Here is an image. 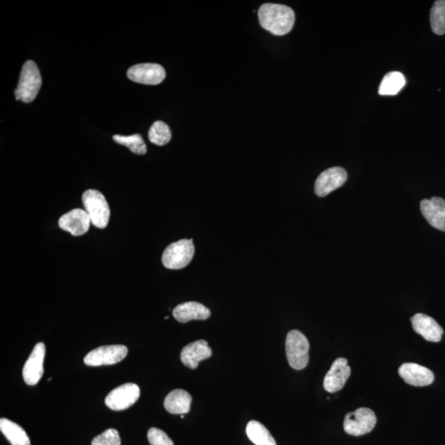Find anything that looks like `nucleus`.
I'll return each instance as SVG.
<instances>
[{"instance_id": "1", "label": "nucleus", "mask_w": 445, "mask_h": 445, "mask_svg": "<svg viewBox=\"0 0 445 445\" xmlns=\"http://www.w3.org/2000/svg\"><path fill=\"white\" fill-rule=\"evenodd\" d=\"M260 25L275 35L288 34L295 21L294 10L286 5L264 4L258 10Z\"/></svg>"}, {"instance_id": "2", "label": "nucleus", "mask_w": 445, "mask_h": 445, "mask_svg": "<svg viewBox=\"0 0 445 445\" xmlns=\"http://www.w3.org/2000/svg\"><path fill=\"white\" fill-rule=\"evenodd\" d=\"M42 83L38 65L33 60L27 61L23 66L18 88L15 90L16 99L26 104L32 102L37 98Z\"/></svg>"}, {"instance_id": "3", "label": "nucleus", "mask_w": 445, "mask_h": 445, "mask_svg": "<svg viewBox=\"0 0 445 445\" xmlns=\"http://www.w3.org/2000/svg\"><path fill=\"white\" fill-rule=\"evenodd\" d=\"M286 356L293 369L300 370L308 366L309 361V342L298 330L290 331L286 336Z\"/></svg>"}, {"instance_id": "4", "label": "nucleus", "mask_w": 445, "mask_h": 445, "mask_svg": "<svg viewBox=\"0 0 445 445\" xmlns=\"http://www.w3.org/2000/svg\"><path fill=\"white\" fill-rule=\"evenodd\" d=\"M85 211L91 223L99 229H105L109 223L110 208L104 195L99 191L88 190L82 197Z\"/></svg>"}, {"instance_id": "5", "label": "nucleus", "mask_w": 445, "mask_h": 445, "mask_svg": "<svg viewBox=\"0 0 445 445\" xmlns=\"http://www.w3.org/2000/svg\"><path fill=\"white\" fill-rule=\"evenodd\" d=\"M195 254L192 239H182L170 245L163 252L162 262L167 269L179 270L190 264Z\"/></svg>"}, {"instance_id": "6", "label": "nucleus", "mask_w": 445, "mask_h": 445, "mask_svg": "<svg viewBox=\"0 0 445 445\" xmlns=\"http://www.w3.org/2000/svg\"><path fill=\"white\" fill-rule=\"evenodd\" d=\"M376 423L375 413L370 408L361 407L355 412L346 414L344 426L348 434L361 436L371 432Z\"/></svg>"}, {"instance_id": "7", "label": "nucleus", "mask_w": 445, "mask_h": 445, "mask_svg": "<svg viewBox=\"0 0 445 445\" xmlns=\"http://www.w3.org/2000/svg\"><path fill=\"white\" fill-rule=\"evenodd\" d=\"M127 354L128 349L125 346H101L89 352L84 361L89 366H111L124 360Z\"/></svg>"}, {"instance_id": "8", "label": "nucleus", "mask_w": 445, "mask_h": 445, "mask_svg": "<svg viewBox=\"0 0 445 445\" xmlns=\"http://www.w3.org/2000/svg\"><path fill=\"white\" fill-rule=\"evenodd\" d=\"M141 390L136 383H126L112 390L105 399L106 406L114 411H123L134 405L139 399Z\"/></svg>"}, {"instance_id": "9", "label": "nucleus", "mask_w": 445, "mask_h": 445, "mask_svg": "<svg viewBox=\"0 0 445 445\" xmlns=\"http://www.w3.org/2000/svg\"><path fill=\"white\" fill-rule=\"evenodd\" d=\"M166 76L163 66L158 64H140L127 71V77L138 84L156 85L162 83Z\"/></svg>"}, {"instance_id": "10", "label": "nucleus", "mask_w": 445, "mask_h": 445, "mask_svg": "<svg viewBox=\"0 0 445 445\" xmlns=\"http://www.w3.org/2000/svg\"><path fill=\"white\" fill-rule=\"evenodd\" d=\"M347 180V172L344 168L334 167L322 172L315 182V193L324 197L336 189L344 185Z\"/></svg>"}, {"instance_id": "11", "label": "nucleus", "mask_w": 445, "mask_h": 445, "mask_svg": "<svg viewBox=\"0 0 445 445\" xmlns=\"http://www.w3.org/2000/svg\"><path fill=\"white\" fill-rule=\"evenodd\" d=\"M45 355V346L43 342L35 346L34 349L26 361L23 370V380L27 385H38L44 373L43 363Z\"/></svg>"}, {"instance_id": "12", "label": "nucleus", "mask_w": 445, "mask_h": 445, "mask_svg": "<svg viewBox=\"0 0 445 445\" xmlns=\"http://www.w3.org/2000/svg\"><path fill=\"white\" fill-rule=\"evenodd\" d=\"M91 224L88 213L83 209H74L59 219L60 228L73 236H81L88 232Z\"/></svg>"}, {"instance_id": "13", "label": "nucleus", "mask_w": 445, "mask_h": 445, "mask_svg": "<svg viewBox=\"0 0 445 445\" xmlns=\"http://www.w3.org/2000/svg\"><path fill=\"white\" fill-rule=\"evenodd\" d=\"M351 375V367L347 365L345 358H339L324 378V387L326 392L334 393L344 388Z\"/></svg>"}, {"instance_id": "14", "label": "nucleus", "mask_w": 445, "mask_h": 445, "mask_svg": "<svg viewBox=\"0 0 445 445\" xmlns=\"http://www.w3.org/2000/svg\"><path fill=\"white\" fill-rule=\"evenodd\" d=\"M398 373L408 385L416 387L428 386L434 380L432 370L415 363H405L399 368Z\"/></svg>"}, {"instance_id": "15", "label": "nucleus", "mask_w": 445, "mask_h": 445, "mask_svg": "<svg viewBox=\"0 0 445 445\" xmlns=\"http://www.w3.org/2000/svg\"><path fill=\"white\" fill-rule=\"evenodd\" d=\"M421 211L427 222L434 228L445 232V199L434 197L421 202Z\"/></svg>"}, {"instance_id": "16", "label": "nucleus", "mask_w": 445, "mask_h": 445, "mask_svg": "<svg viewBox=\"0 0 445 445\" xmlns=\"http://www.w3.org/2000/svg\"><path fill=\"white\" fill-rule=\"evenodd\" d=\"M413 330L428 341L439 342L442 339L444 330L432 317L417 314L411 319Z\"/></svg>"}, {"instance_id": "17", "label": "nucleus", "mask_w": 445, "mask_h": 445, "mask_svg": "<svg viewBox=\"0 0 445 445\" xmlns=\"http://www.w3.org/2000/svg\"><path fill=\"white\" fill-rule=\"evenodd\" d=\"M212 355V351L208 346L207 341L199 340L184 347L181 352V361L184 366L195 370L199 363L207 360Z\"/></svg>"}, {"instance_id": "18", "label": "nucleus", "mask_w": 445, "mask_h": 445, "mask_svg": "<svg viewBox=\"0 0 445 445\" xmlns=\"http://www.w3.org/2000/svg\"><path fill=\"white\" fill-rule=\"evenodd\" d=\"M174 319L186 324L192 320H207L211 317V311L197 302H187L179 304L172 311Z\"/></svg>"}, {"instance_id": "19", "label": "nucleus", "mask_w": 445, "mask_h": 445, "mask_svg": "<svg viewBox=\"0 0 445 445\" xmlns=\"http://www.w3.org/2000/svg\"><path fill=\"white\" fill-rule=\"evenodd\" d=\"M192 401L190 393L185 390H176L168 393L163 405L168 412L183 415L190 412Z\"/></svg>"}, {"instance_id": "20", "label": "nucleus", "mask_w": 445, "mask_h": 445, "mask_svg": "<svg viewBox=\"0 0 445 445\" xmlns=\"http://www.w3.org/2000/svg\"><path fill=\"white\" fill-rule=\"evenodd\" d=\"M0 431L12 445H31L30 439L23 428L8 419L0 420Z\"/></svg>"}, {"instance_id": "21", "label": "nucleus", "mask_w": 445, "mask_h": 445, "mask_svg": "<svg viewBox=\"0 0 445 445\" xmlns=\"http://www.w3.org/2000/svg\"><path fill=\"white\" fill-rule=\"evenodd\" d=\"M246 432L250 441L256 445H276L272 434L259 422H249Z\"/></svg>"}, {"instance_id": "22", "label": "nucleus", "mask_w": 445, "mask_h": 445, "mask_svg": "<svg viewBox=\"0 0 445 445\" xmlns=\"http://www.w3.org/2000/svg\"><path fill=\"white\" fill-rule=\"evenodd\" d=\"M405 84V77L397 71H393V72L387 74L383 79L380 88H378V94L383 96L397 95Z\"/></svg>"}, {"instance_id": "23", "label": "nucleus", "mask_w": 445, "mask_h": 445, "mask_svg": "<svg viewBox=\"0 0 445 445\" xmlns=\"http://www.w3.org/2000/svg\"><path fill=\"white\" fill-rule=\"evenodd\" d=\"M172 133L170 128L165 122L155 121L148 131V139L156 145H165L171 141Z\"/></svg>"}, {"instance_id": "24", "label": "nucleus", "mask_w": 445, "mask_h": 445, "mask_svg": "<svg viewBox=\"0 0 445 445\" xmlns=\"http://www.w3.org/2000/svg\"><path fill=\"white\" fill-rule=\"evenodd\" d=\"M431 25L434 33L445 34V1L438 0L433 4L431 11Z\"/></svg>"}, {"instance_id": "25", "label": "nucleus", "mask_w": 445, "mask_h": 445, "mask_svg": "<svg viewBox=\"0 0 445 445\" xmlns=\"http://www.w3.org/2000/svg\"><path fill=\"white\" fill-rule=\"evenodd\" d=\"M114 140L117 144L129 148L130 150L136 155H145L147 152L145 143L139 134L129 136L115 135Z\"/></svg>"}, {"instance_id": "26", "label": "nucleus", "mask_w": 445, "mask_h": 445, "mask_svg": "<svg viewBox=\"0 0 445 445\" xmlns=\"http://www.w3.org/2000/svg\"><path fill=\"white\" fill-rule=\"evenodd\" d=\"M121 439L115 429H106L92 441V445H121Z\"/></svg>"}, {"instance_id": "27", "label": "nucleus", "mask_w": 445, "mask_h": 445, "mask_svg": "<svg viewBox=\"0 0 445 445\" xmlns=\"http://www.w3.org/2000/svg\"><path fill=\"white\" fill-rule=\"evenodd\" d=\"M148 439L150 445H174L167 434L158 428H150L148 432Z\"/></svg>"}]
</instances>
